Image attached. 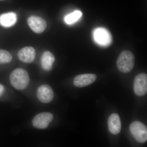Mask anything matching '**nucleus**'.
<instances>
[{"label": "nucleus", "instance_id": "f257e3e1", "mask_svg": "<svg viewBox=\"0 0 147 147\" xmlns=\"http://www.w3.org/2000/svg\"><path fill=\"white\" fill-rule=\"evenodd\" d=\"M9 78L12 86L18 90L26 89L30 82L28 74L22 68H17L13 70L11 73Z\"/></svg>", "mask_w": 147, "mask_h": 147}, {"label": "nucleus", "instance_id": "f03ea898", "mask_svg": "<svg viewBox=\"0 0 147 147\" xmlns=\"http://www.w3.org/2000/svg\"><path fill=\"white\" fill-rule=\"evenodd\" d=\"M134 57L132 53L129 50H124L119 55L117 60V66L121 72L129 73L134 67Z\"/></svg>", "mask_w": 147, "mask_h": 147}, {"label": "nucleus", "instance_id": "7ed1b4c3", "mask_svg": "<svg viewBox=\"0 0 147 147\" xmlns=\"http://www.w3.org/2000/svg\"><path fill=\"white\" fill-rule=\"evenodd\" d=\"M130 132L135 140L140 143H144L147 140V129L144 124L135 121L129 126Z\"/></svg>", "mask_w": 147, "mask_h": 147}, {"label": "nucleus", "instance_id": "20e7f679", "mask_svg": "<svg viewBox=\"0 0 147 147\" xmlns=\"http://www.w3.org/2000/svg\"><path fill=\"white\" fill-rule=\"evenodd\" d=\"M53 114L49 113H42L37 115L32 121V125L35 128L45 129L53 120Z\"/></svg>", "mask_w": 147, "mask_h": 147}, {"label": "nucleus", "instance_id": "39448f33", "mask_svg": "<svg viewBox=\"0 0 147 147\" xmlns=\"http://www.w3.org/2000/svg\"><path fill=\"white\" fill-rule=\"evenodd\" d=\"M134 90L135 94L143 96L147 92V75L145 73H141L135 77L134 82Z\"/></svg>", "mask_w": 147, "mask_h": 147}, {"label": "nucleus", "instance_id": "423d86ee", "mask_svg": "<svg viewBox=\"0 0 147 147\" xmlns=\"http://www.w3.org/2000/svg\"><path fill=\"white\" fill-rule=\"evenodd\" d=\"M94 37L96 42L102 46H108L112 42V37L110 32L103 28L95 30Z\"/></svg>", "mask_w": 147, "mask_h": 147}, {"label": "nucleus", "instance_id": "0eeeda50", "mask_svg": "<svg viewBox=\"0 0 147 147\" xmlns=\"http://www.w3.org/2000/svg\"><path fill=\"white\" fill-rule=\"evenodd\" d=\"M29 27L32 30L37 34H40L44 31L47 27V24L44 19L40 17L32 16L28 19Z\"/></svg>", "mask_w": 147, "mask_h": 147}, {"label": "nucleus", "instance_id": "6e6552de", "mask_svg": "<svg viewBox=\"0 0 147 147\" xmlns=\"http://www.w3.org/2000/svg\"><path fill=\"white\" fill-rule=\"evenodd\" d=\"M54 92L52 88L47 85H42L38 88L37 96L38 100L43 103H49L54 98Z\"/></svg>", "mask_w": 147, "mask_h": 147}, {"label": "nucleus", "instance_id": "1a4fd4ad", "mask_svg": "<svg viewBox=\"0 0 147 147\" xmlns=\"http://www.w3.org/2000/svg\"><path fill=\"white\" fill-rule=\"evenodd\" d=\"M96 76L93 74H85L76 76L73 81L74 85L79 88L89 86L95 82Z\"/></svg>", "mask_w": 147, "mask_h": 147}, {"label": "nucleus", "instance_id": "9d476101", "mask_svg": "<svg viewBox=\"0 0 147 147\" xmlns=\"http://www.w3.org/2000/svg\"><path fill=\"white\" fill-rule=\"evenodd\" d=\"M35 56V50L32 47H24L18 53L19 60L25 63H31L34 61Z\"/></svg>", "mask_w": 147, "mask_h": 147}, {"label": "nucleus", "instance_id": "9b49d317", "mask_svg": "<svg viewBox=\"0 0 147 147\" xmlns=\"http://www.w3.org/2000/svg\"><path fill=\"white\" fill-rule=\"evenodd\" d=\"M108 124L109 131L112 134L116 135L120 132L121 124L117 114H113L109 117Z\"/></svg>", "mask_w": 147, "mask_h": 147}, {"label": "nucleus", "instance_id": "f8f14e48", "mask_svg": "<svg viewBox=\"0 0 147 147\" xmlns=\"http://www.w3.org/2000/svg\"><path fill=\"white\" fill-rule=\"evenodd\" d=\"M55 61L54 55L51 52L46 51L42 54L41 59V66L45 71H49L53 68Z\"/></svg>", "mask_w": 147, "mask_h": 147}, {"label": "nucleus", "instance_id": "ddd939ff", "mask_svg": "<svg viewBox=\"0 0 147 147\" xmlns=\"http://www.w3.org/2000/svg\"><path fill=\"white\" fill-rule=\"evenodd\" d=\"M17 19V15L14 12L3 13L0 16V24L3 27L9 28L16 24Z\"/></svg>", "mask_w": 147, "mask_h": 147}, {"label": "nucleus", "instance_id": "4468645a", "mask_svg": "<svg viewBox=\"0 0 147 147\" xmlns=\"http://www.w3.org/2000/svg\"><path fill=\"white\" fill-rule=\"evenodd\" d=\"M82 16V13L81 11L76 10L67 15L65 18V21L67 24H71L78 21Z\"/></svg>", "mask_w": 147, "mask_h": 147}, {"label": "nucleus", "instance_id": "2eb2a0df", "mask_svg": "<svg viewBox=\"0 0 147 147\" xmlns=\"http://www.w3.org/2000/svg\"><path fill=\"white\" fill-rule=\"evenodd\" d=\"M12 59V56L8 51L0 50V64L9 63Z\"/></svg>", "mask_w": 147, "mask_h": 147}, {"label": "nucleus", "instance_id": "dca6fc26", "mask_svg": "<svg viewBox=\"0 0 147 147\" xmlns=\"http://www.w3.org/2000/svg\"><path fill=\"white\" fill-rule=\"evenodd\" d=\"M5 91V88L3 86L0 84V97L2 95Z\"/></svg>", "mask_w": 147, "mask_h": 147}, {"label": "nucleus", "instance_id": "f3484780", "mask_svg": "<svg viewBox=\"0 0 147 147\" xmlns=\"http://www.w3.org/2000/svg\"><path fill=\"white\" fill-rule=\"evenodd\" d=\"M0 1H4V0H0Z\"/></svg>", "mask_w": 147, "mask_h": 147}]
</instances>
